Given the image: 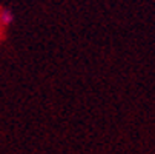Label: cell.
Here are the masks:
<instances>
[{"instance_id": "1", "label": "cell", "mask_w": 155, "mask_h": 154, "mask_svg": "<svg viewBox=\"0 0 155 154\" xmlns=\"http://www.w3.org/2000/svg\"><path fill=\"white\" fill-rule=\"evenodd\" d=\"M6 33H8V25L2 20V17H0V45L6 40Z\"/></svg>"}]
</instances>
